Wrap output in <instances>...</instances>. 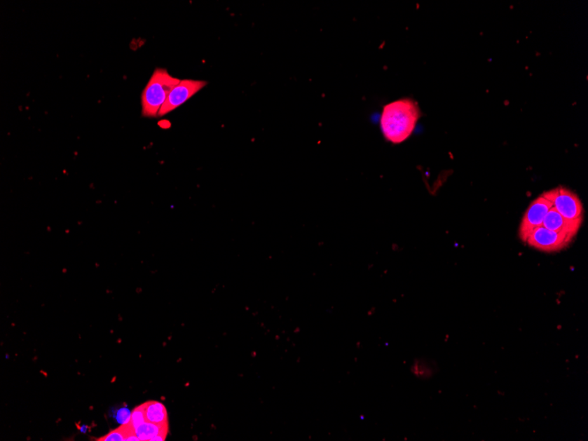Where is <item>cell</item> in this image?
<instances>
[{
  "label": "cell",
  "instance_id": "cell-4",
  "mask_svg": "<svg viewBox=\"0 0 588 441\" xmlns=\"http://www.w3.org/2000/svg\"><path fill=\"white\" fill-rule=\"evenodd\" d=\"M574 238L575 236L570 234L556 232L542 226L528 236L525 243L542 252L554 253L566 249L573 243Z\"/></svg>",
  "mask_w": 588,
  "mask_h": 441
},
{
  "label": "cell",
  "instance_id": "cell-9",
  "mask_svg": "<svg viewBox=\"0 0 588 441\" xmlns=\"http://www.w3.org/2000/svg\"><path fill=\"white\" fill-rule=\"evenodd\" d=\"M167 425H158V423L146 421L137 427L135 434L139 437L140 441H150L159 434H167Z\"/></svg>",
  "mask_w": 588,
  "mask_h": 441
},
{
  "label": "cell",
  "instance_id": "cell-2",
  "mask_svg": "<svg viewBox=\"0 0 588 441\" xmlns=\"http://www.w3.org/2000/svg\"><path fill=\"white\" fill-rule=\"evenodd\" d=\"M180 81V79L168 74L166 69L157 68L141 96L142 116L144 117L158 116L161 107L166 102L172 89Z\"/></svg>",
  "mask_w": 588,
  "mask_h": 441
},
{
  "label": "cell",
  "instance_id": "cell-5",
  "mask_svg": "<svg viewBox=\"0 0 588 441\" xmlns=\"http://www.w3.org/2000/svg\"><path fill=\"white\" fill-rule=\"evenodd\" d=\"M207 82L204 81H194V79H184L179 82V84L172 89L168 95L166 102L160 109L158 116H164L167 114L177 109L178 107L184 104L192 96L204 88Z\"/></svg>",
  "mask_w": 588,
  "mask_h": 441
},
{
  "label": "cell",
  "instance_id": "cell-10",
  "mask_svg": "<svg viewBox=\"0 0 588 441\" xmlns=\"http://www.w3.org/2000/svg\"><path fill=\"white\" fill-rule=\"evenodd\" d=\"M144 422H146V419L144 414V404H143L133 409L128 425L135 432L137 427Z\"/></svg>",
  "mask_w": 588,
  "mask_h": 441
},
{
  "label": "cell",
  "instance_id": "cell-13",
  "mask_svg": "<svg viewBox=\"0 0 588 441\" xmlns=\"http://www.w3.org/2000/svg\"><path fill=\"white\" fill-rule=\"evenodd\" d=\"M166 437L167 434H159V435L153 437L150 441H164L166 440Z\"/></svg>",
  "mask_w": 588,
  "mask_h": 441
},
{
  "label": "cell",
  "instance_id": "cell-12",
  "mask_svg": "<svg viewBox=\"0 0 588 441\" xmlns=\"http://www.w3.org/2000/svg\"><path fill=\"white\" fill-rule=\"evenodd\" d=\"M130 416H132V414H130L129 409L125 407L116 409L114 415L116 421L121 423V425H126V423H129Z\"/></svg>",
  "mask_w": 588,
  "mask_h": 441
},
{
  "label": "cell",
  "instance_id": "cell-11",
  "mask_svg": "<svg viewBox=\"0 0 588 441\" xmlns=\"http://www.w3.org/2000/svg\"><path fill=\"white\" fill-rule=\"evenodd\" d=\"M412 372H413L415 375L421 378H428L432 374V368L424 362H422V361H416L413 367H412Z\"/></svg>",
  "mask_w": 588,
  "mask_h": 441
},
{
  "label": "cell",
  "instance_id": "cell-1",
  "mask_svg": "<svg viewBox=\"0 0 588 441\" xmlns=\"http://www.w3.org/2000/svg\"><path fill=\"white\" fill-rule=\"evenodd\" d=\"M421 117V109L413 100L401 99L388 103L381 113V132L390 142L401 144L414 133Z\"/></svg>",
  "mask_w": 588,
  "mask_h": 441
},
{
  "label": "cell",
  "instance_id": "cell-7",
  "mask_svg": "<svg viewBox=\"0 0 588 441\" xmlns=\"http://www.w3.org/2000/svg\"><path fill=\"white\" fill-rule=\"evenodd\" d=\"M582 223L583 219L573 222V220L563 218L561 215L556 211L554 208H552L547 213L545 219L543 220L542 226H545L547 229L568 233L576 237L581 226H582Z\"/></svg>",
  "mask_w": 588,
  "mask_h": 441
},
{
  "label": "cell",
  "instance_id": "cell-8",
  "mask_svg": "<svg viewBox=\"0 0 588 441\" xmlns=\"http://www.w3.org/2000/svg\"><path fill=\"white\" fill-rule=\"evenodd\" d=\"M144 414L146 421L167 425V412L163 402L149 401L144 404Z\"/></svg>",
  "mask_w": 588,
  "mask_h": 441
},
{
  "label": "cell",
  "instance_id": "cell-3",
  "mask_svg": "<svg viewBox=\"0 0 588 441\" xmlns=\"http://www.w3.org/2000/svg\"><path fill=\"white\" fill-rule=\"evenodd\" d=\"M553 208L552 191L543 193L533 201L526 211L519 227V237L526 242L531 234L542 226L547 213Z\"/></svg>",
  "mask_w": 588,
  "mask_h": 441
},
{
  "label": "cell",
  "instance_id": "cell-6",
  "mask_svg": "<svg viewBox=\"0 0 588 441\" xmlns=\"http://www.w3.org/2000/svg\"><path fill=\"white\" fill-rule=\"evenodd\" d=\"M553 208L563 218L569 220H581L584 218L582 202L575 193L565 187L552 189Z\"/></svg>",
  "mask_w": 588,
  "mask_h": 441
}]
</instances>
